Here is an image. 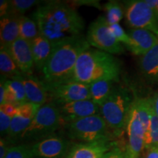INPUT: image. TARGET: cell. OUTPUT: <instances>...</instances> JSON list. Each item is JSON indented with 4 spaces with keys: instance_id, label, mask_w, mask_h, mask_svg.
Wrapping results in <instances>:
<instances>
[{
    "instance_id": "6da1fadb",
    "label": "cell",
    "mask_w": 158,
    "mask_h": 158,
    "mask_svg": "<svg viewBox=\"0 0 158 158\" xmlns=\"http://www.w3.org/2000/svg\"><path fill=\"white\" fill-rule=\"evenodd\" d=\"M33 19L40 33L51 43L81 35L84 21L76 9L69 3L47 1L40 4Z\"/></svg>"
},
{
    "instance_id": "7a4b0ae2",
    "label": "cell",
    "mask_w": 158,
    "mask_h": 158,
    "mask_svg": "<svg viewBox=\"0 0 158 158\" xmlns=\"http://www.w3.org/2000/svg\"><path fill=\"white\" fill-rule=\"evenodd\" d=\"M90 48L83 35L52 43V51L42 71L45 85L71 81L79 56Z\"/></svg>"
},
{
    "instance_id": "3957f363",
    "label": "cell",
    "mask_w": 158,
    "mask_h": 158,
    "mask_svg": "<svg viewBox=\"0 0 158 158\" xmlns=\"http://www.w3.org/2000/svg\"><path fill=\"white\" fill-rule=\"evenodd\" d=\"M121 63L112 54L89 48L80 55L71 81L86 84L103 79L119 81Z\"/></svg>"
},
{
    "instance_id": "277c9868",
    "label": "cell",
    "mask_w": 158,
    "mask_h": 158,
    "mask_svg": "<svg viewBox=\"0 0 158 158\" xmlns=\"http://www.w3.org/2000/svg\"><path fill=\"white\" fill-rule=\"evenodd\" d=\"M152 102L150 98H136L128 115L127 158H140L144 149L145 134L149 126Z\"/></svg>"
},
{
    "instance_id": "5b68a950",
    "label": "cell",
    "mask_w": 158,
    "mask_h": 158,
    "mask_svg": "<svg viewBox=\"0 0 158 158\" xmlns=\"http://www.w3.org/2000/svg\"><path fill=\"white\" fill-rule=\"evenodd\" d=\"M133 101L129 89L118 82L100 107V115L109 129L113 130L118 135L127 127L128 115Z\"/></svg>"
},
{
    "instance_id": "8992f818",
    "label": "cell",
    "mask_w": 158,
    "mask_h": 158,
    "mask_svg": "<svg viewBox=\"0 0 158 158\" xmlns=\"http://www.w3.org/2000/svg\"><path fill=\"white\" fill-rule=\"evenodd\" d=\"M64 124L56 105L49 102L40 108L28 127L21 134L18 141L38 142L54 135V133Z\"/></svg>"
},
{
    "instance_id": "52a82bcc",
    "label": "cell",
    "mask_w": 158,
    "mask_h": 158,
    "mask_svg": "<svg viewBox=\"0 0 158 158\" xmlns=\"http://www.w3.org/2000/svg\"><path fill=\"white\" fill-rule=\"evenodd\" d=\"M66 127L70 139L88 143L109 140V127L100 114L70 122Z\"/></svg>"
},
{
    "instance_id": "ba28073f",
    "label": "cell",
    "mask_w": 158,
    "mask_h": 158,
    "mask_svg": "<svg viewBox=\"0 0 158 158\" xmlns=\"http://www.w3.org/2000/svg\"><path fill=\"white\" fill-rule=\"evenodd\" d=\"M86 40L90 46L110 54L124 53V46L112 34L106 18L99 16L89 27Z\"/></svg>"
},
{
    "instance_id": "9c48e42d",
    "label": "cell",
    "mask_w": 158,
    "mask_h": 158,
    "mask_svg": "<svg viewBox=\"0 0 158 158\" xmlns=\"http://www.w3.org/2000/svg\"><path fill=\"white\" fill-rule=\"evenodd\" d=\"M124 15L127 24L131 29H146L158 36L157 18L145 0L127 2Z\"/></svg>"
},
{
    "instance_id": "30bf717a",
    "label": "cell",
    "mask_w": 158,
    "mask_h": 158,
    "mask_svg": "<svg viewBox=\"0 0 158 158\" xmlns=\"http://www.w3.org/2000/svg\"><path fill=\"white\" fill-rule=\"evenodd\" d=\"M52 102L56 106L68 102L91 100L89 85L69 81L59 84L45 85Z\"/></svg>"
},
{
    "instance_id": "8fae6325",
    "label": "cell",
    "mask_w": 158,
    "mask_h": 158,
    "mask_svg": "<svg viewBox=\"0 0 158 158\" xmlns=\"http://www.w3.org/2000/svg\"><path fill=\"white\" fill-rule=\"evenodd\" d=\"M70 142L58 135L36 142L31 146L34 158H64L69 152Z\"/></svg>"
},
{
    "instance_id": "7c38bea8",
    "label": "cell",
    "mask_w": 158,
    "mask_h": 158,
    "mask_svg": "<svg viewBox=\"0 0 158 158\" xmlns=\"http://www.w3.org/2000/svg\"><path fill=\"white\" fill-rule=\"evenodd\" d=\"M41 106L40 105L27 102L19 106L18 112L12 118L7 141L15 143L19 140L23 131L28 127Z\"/></svg>"
},
{
    "instance_id": "4fadbf2b",
    "label": "cell",
    "mask_w": 158,
    "mask_h": 158,
    "mask_svg": "<svg viewBox=\"0 0 158 158\" xmlns=\"http://www.w3.org/2000/svg\"><path fill=\"white\" fill-rule=\"evenodd\" d=\"M64 125L81 118L100 114V106L92 100H81L56 106Z\"/></svg>"
},
{
    "instance_id": "5bb4252c",
    "label": "cell",
    "mask_w": 158,
    "mask_h": 158,
    "mask_svg": "<svg viewBox=\"0 0 158 158\" xmlns=\"http://www.w3.org/2000/svg\"><path fill=\"white\" fill-rule=\"evenodd\" d=\"M7 50L23 74L32 75L35 62L30 43L19 37Z\"/></svg>"
},
{
    "instance_id": "9a60e30c",
    "label": "cell",
    "mask_w": 158,
    "mask_h": 158,
    "mask_svg": "<svg viewBox=\"0 0 158 158\" xmlns=\"http://www.w3.org/2000/svg\"><path fill=\"white\" fill-rule=\"evenodd\" d=\"M20 78L24 86L27 101L40 106L47 103L49 94L43 81L33 75L22 74Z\"/></svg>"
},
{
    "instance_id": "2e32d148",
    "label": "cell",
    "mask_w": 158,
    "mask_h": 158,
    "mask_svg": "<svg viewBox=\"0 0 158 158\" xmlns=\"http://www.w3.org/2000/svg\"><path fill=\"white\" fill-rule=\"evenodd\" d=\"M127 34L133 45L130 51L136 56H143L158 43V36L152 31L141 29H131Z\"/></svg>"
},
{
    "instance_id": "e0dca14e",
    "label": "cell",
    "mask_w": 158,
    "mask_h": 158,
    "mask_svg": "<svg viewBox=\"0 0 158 158\" xmlns=\"http://www.w3.org/2000/svg\"><path fill=\"white\" fill-rule=\"evenodd\" d=\"M109 151L108 142L80 143L70 147L66 158H106Z\"/></svg>"
},
{
    "instance_id": "ac0fdd59",
    "label": "cell",
    "mask_w": 158,
    "mask_h": 158,
    "mask_svg": "<svg viewBox=\"0 0 158 158\" xmlns=\"http://www.w3.org/2000/svg\"><path fill=\"white\" fill-rule=\"evenodd\" d=\"M19 37V16L8 15L0 21V45L8 49Z\"/></svg>"
},
{
    "instance_id": "d6986e66",
    "label": "cell",
    "mask_w": 158,
    "mask_h": 158,
    "mask_svg": "<svg viewBox=\"0 0 158 158\" xmlns=\"http://www.w3.org/2000/svg\"><path fill=\"white\" fill-rule=\"evenodd\" d=\"M35 67L40 72H42L48 62L52 51V43L43 35H40L30 43Z\"/></svg>"
},
{
    "instance_id": "ffe728a7",
    "label": "cell",
    "mask_w": 158,
    "mask_h": 158,
    "mask_svg": "<svg viewBox=\"0 0 158 158\" xmlns=\"http://www.w3.org/2000/svg\"><path fill=\"white\" fill-rule=\"evenodd\" d=\"M139 67L142 75L148 81L158 82V43L141 56Z\"/></svg>"
},
{
    "instance_id": "44dd1931",
    "label": "cell",
    "mask_w": 158,
    "mask_h": 158,
    "mask_svg": "<svg viewBox=\"0 0 158 158\" xmlns=\"http://www.w3.org/2000/svg\"><path fill=\"white\" fill-rule=\"evenodd\" d=\"M20 77L15 79H9V80L5 81V103H12L20 106L28 102L27 96H26L24 86Z\"/></svg>"
},
{
    "instance_id": "7402d4cb",
    "label": "cell",
    "mask_w": 158,
    "mask_h": 158,
    "mask_svg": "<svg viewBox=\"0 0 158 158\" xmlns=\"http://www.w3.org/2000/svg\"><path fill=\"white\" fill-rule=\"evenodd\" d=\"M118 81L115 79H103L89 84L91 100L100 107Z\"/></svg>"
},
{
    "instance_id": "603a6c76",
    "label": "cell",
    "mask_w": 158,
    "mask_h": 158,
    "mask_svg": "<svg viewBox=\"0 0 158 158\" xmlns=\"http://www.w3.org/2000/svg\"><path fill=\"white\" fill-rule=\"evenodd\" d=\"M0 71L1 76L8 80L19 78L23 74L6 48L0 49Z\"/></svg>"
},
{
    "instance_id": "cb8c5ba5",
    "label": "cell",
    "mask_w": 158,
    "mask_h": 158,
    "mask_svg": "<svg viewBox=\"0 0 158 158\" xmlns=\"http://www.w3.org/2000/svg\"><path fill=\"white\" fill-rule=\"evenodd\" d=\"M40 35L38 27L34 19L25 15L19 16V37L31 43Z\"/></svg>"
},
{
    "instance_id": "d4e9b609",
    "label": "cell",
    "mask_w": 158,
    "mask_h": 158,
    "mask_svg": "<svg viewBox=\"0 0 158 158\" xmlns=\"http://www.w3.org/2000/svg\"><path fill=\"white\" fill-rule=\"evenodd\" d=\"M153 147H158V116L156 115L152 106L149 126L144 139V149Z\"/></svg>"
},
{
    "instance_id": "484cf974",
    "label": "cell",
    "mask_w": 158,
    "mask_h": 158,
    "mask_svg": "<svg viewBox=\"0 0 158 158\" xmlns=\"http://www.w3.org/2000/svg\"><path fill=\"white\" fill-rule=\"evenodd\" d=\"M104 10L106 13V20L109 24L118 23L123 19V8L118 2L109 1L104 5Z\"/></svg>"
},
{
    "instance_id": "4316f807",
    "label": "cell",
    "mask_w": 158,
    "mask_h": 158,
    "mask_svg": "<svg viewBox=\"0 0 158 158\" xmlns=\"http://www.w3.org/2000/svg\"><path fill=\"white\" fill-rule=\"evenodd\" d=\"M35 0H13L10 1L9 15L21 16L33 6L38 4Z\"/></svg>"
},
{
    "instance_id": "83f0119b",
    "label": "cell",
    "mask_w": 158,
    "mask_h": 158,
    "mask_svg": "<svg viewBox=\"0 0 158 158\" xmlns=\"http://www.w3.org/2000/svg\"><path fill=\"white\" fill-rule=\"evenodd\" d=\"M5 158H34L31 147L27 144L10 147Z\"/></svg>"
},
{
    "instance_id": "f1b7e54d",
    "label": "cell",
    "mask_w": 158,
    "mask_h": 158,
    "mask_svg": "<svg viewBox=\"0 0 158 158\" xmlns=\"http://www.w3.org/2000/svg\"><path fill=\"white\" fill-rule=\"evenodd\" d=\"M109 25L112 34L116 37V39L121 44L122 43V44L125 45L127 50L130 51V49L132 47V45H133V42H132V40L127 33L124 30L119 23H114V24Z\"/></svg>"
},
{
    "instance_id": "f546056e",
    "label": "cell",
    "mask_w": 158,
    "mask_h": 158,
    "mask_svg": "<svg viewBox=\"0 0 158 158\" xmlns=\"http://www.w3.org/2000/svg\"><path fill=\"white\" fill-rule=\"evenodd\" d=\"M12 118H13L6 115L2 111H0V132H1L2 138V136L5 137L8 135Z\"/></svg>"
},
{
    "instance_id": "4dcf8cb0",
    "label": "cell",
    "mask_w": 158,
    "mask_h": 158,
    "mask_svg": "<svg viewBox=\"0 0 158 158\" xmlns=\"http://www.w3.org/2000/svg\"><path fill=\"white\" fill-rule=\"evenodd\" d=\"M19 106L12 103H5L0 106V111H2L6 115L13 118L18 112Z\"/></svg>"
},
{
    "instance_id": "1f68e13d",
    "label": "cell",
    "mask_w": 158,
    "mask_h": 158,
    "mask_svg": "<svg viewBox=\"0 0 158 158\" xmlns=\"http://www.w3.org/2000/svg\"><path fill=\"white\" fill-rule=\"evenodd\" d=\"M10 1L8 0H1L0 1V17L3 18L9 15Z\"/></svg>"
},
{
    "instance_id": "d6a6232c",
    "label": "cell",
    "mask_w": 158,
    "mask_h": 158,
    "mask_svg": "<svg viewBox=\"0 0 158 158\" xmlns=\"http://www.w3.org/2000/svg\"><path fill=\"white\" fill-rule=\"evenodd\" d=\"M9 142L5 138H1L0 140V158H5L7 152L10 147H9Z\"/></svg>"
},
{
    "instance_id": "836d02e7",
    "label": "cell",
    "mask_w": 158,
    "mask_h": 158,
    "mask_svg": "<svg viewBox=\"0 0 158 158\" xmlns=\"http://www.w3.org/2000/svg\"><path fill=\"white\" fill-rule=\"evenodd\" d=\"M106 158H127V156L124 155V153L118 148H115L110 150L106 156Z\"/></svg>"
},
{
    "instance_id": "e575fe53",
    "label": "cell",
    "mask_w": 158,
    "mask_h": 158,
    "mask_svg": "<svg viewBox=\"0 0 158 158\" xmlns=\"http://www.w3.org/2000/svg\"><path fill=\"white\" fill-rule=\"evenodd\" d=\"M73 3H69L71 6L73 7V5H89V6H93V7H97L98 8H100V2L99 1H73Z\"/></svg>"
},
{
    "instance_id": "d590c367",
    "label": "cell",
    "mask_w": 158,
    "mask_h": 158,
    "mask_svg": "<svg viewBox=\"0 0 158 158\" xmlns=\"http://www.w3.org/2000/svg\"><path fill=\"white\" fill-rule=\"evenodd\" d=\"M5 78L1 76V84H0V106L5 102Z\"/></svg>"
},
{
    "instance_id": "8d00e7d4",
    "label": "cell",
    "mask_w": 158,
    "mask_h": 158,
    "mask_svg": "<svg viewBox=\"0 0 158 158\" xmlns=\"http://www.w3.org/2000/svg\"><path fill=\"white\" fill-rule=\"evenodd\" d=\"M145 158H158V147H153L147 149Z\"/></svg>"
},
{
    "instance_id": "74e56055",
    "label": "cell",
    "mask_w": 158,
    "mask_h": 158,
    "mask_svg": "<svg viewBox=\"0 0 158 158\" xmlns=\"http://www.w3.org/2000/svg\"><path fill=\"white\" fill-rule=\"evenodd\" d=\"M150 99H151L152 106L154 111L158 116V90L155 92L152 98Z\"/></svg>"
},
{
    "instance_id": "f35d334b",
    "label": "cell",
    "mask_w": 158,
    "mask_h": 158,
    "mask_svg": "<svg viewBox=\"0 0 158 158\" xmlns=\"http://www.w3.org/2000/svg\"><path fill=\"white\" fill-rule=\"evenodd\" d=\"M154 12H155L156 16H157V20H158V0H157V6H156L155 10H154Z\"/></svg>"
}]
</instances>
